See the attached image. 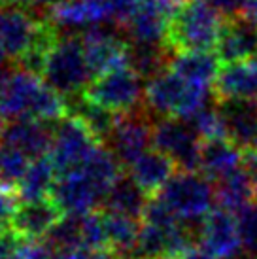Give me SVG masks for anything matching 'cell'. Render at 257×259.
<instances>
[{"mask_svg": "<svg viewBox=\"0 0 257 259\" xmlns=\"http://www.w3.org/2000/svg\"><path fill=\"white\" fill-rule=\"evenodd\" d=\"M81 216L63 214V218L46 235L44 244L55 253H68L79 248H85L83 233H81Z\"/></svg>", "mask_w": 257, "mask_h": 259, "instance_id": "cell-26", "label": "cell"}, {"mask_svg": "<svg viewBox=\"0 0 257 259\" xmlns=\"http://www.w3.org/2000/svg\"><path fill=\"white\" fill-rule=\"evenodd\" d=\"M68 0H27V6L25 8H32L36 12H44V10H48V12H53L55 8L63 6L66 4Z\"/></svg>", "mask_w": 257, "mask_h": 259, "instance_id": "cell-33", "label": "cell"}, {"mask_svg": "<svg viewBox=\"0 0 257 259\" xmlns=\"http://www.w3.org/2000/svg\"><path fill=\"white\" fill-rule=\"evenodd\" d=\"M8 78H10V72H8V70H4V68H0V91L4 89Z\"/></svg>", "mask_w": 257, "mask_h": 259, "instance_id": "cell-38", "label": "cell"}, {"mask_svg": "<svg viewBox=\"0 0 257 259\" xmlns=\"http://www.w3.org/2000/svg\"><path fill=\"white\" fill-rule=\"evenodd\" d=\"M104 229L108 237V248L117 255L128 259L135 250L138 235H140V223L135 218L115 214V212H104Z\"/></svg>", "mask_w": 257, "mask_h": 259, "instance_id": "cell-25", "label": "cell"}, {"mask_svg": "<svg viewBox=\"0 0 257 259\" xmlns=\"http://www.w3.org/2000/svg\"><path fill=\"white\" fill-rule=\"evenodd\" d=\"M29 159L44 157L53 144V123L38 121V119H17L10 121L4 127L2 138Z\"/></svg>", "mask_w": 257, "mask_h": 259, "instance_id": "cell-15", "label": "cell"}, {"mask_svg": "<svg viewBox=\"0 0 257 259\" xmlns=\"http://www.w3.org/2000/svg\"><path fill=\"white\" fill-rule=\"evenodd\" d=\"M218 112L227 138L242 150H250L257 137V99H229L218 102Z\"/></svg>", "mask_w": 257, "mask_h": 259, "instance_id": "cell-13", "label": "cell"}, {"mask_svg": "<svg viewBox=\"0 0 257 259\" xmlns=\"http://www.w3.org/2000/svg\"><path fill=\"white\" fill-rule=\"evenodd\" d=\"M106 195V187L100 186L83 168H78L74 172L57 176V182L51 189L50 197L63 214L81 216V214L95 212L97 206L104 204Z\"/></svg>", "mask_w": 257, "mask_h": 259, "instance_id": "cell-10", "label": "cell"}, {"mask_svg": "<svg viewBox=\"0 0 257 259\" xmlns=\"http://www.w3.org/2000/svg\"><path fill=\"white\" fill-rule=\"evenodd\" d=\"M168 70L178 74L189 83L197 85H214L218 74L222 70V61L218 53L212 51H186V53H174L170 57Z\"/></svg>", "mask_w": 257, "mask_h": 259, "instance_id": "cell-20", "label": "cell"}, {"mask_svg": "<svg viewBox=\"0 0 257 259\" xmlns=\"http://www.w3.org/2000/svg\"><path fill=\"white\" fill-rule=\"evenodd\" d=\"M257 201V187L251 172L246 166L227 174L216 182V204L220 208L233 212L235 216L242 214L246 208Z\"/></svg>", "mask_w": 257, "mask_h": 259, "instance_id": "cell-17", "label": "cell"}, {"mask_svg": "<svg viewBox=\"0 0 257 259\" xmlns=\"http://www.w3.org/2000/svg\"><path fill=\"white\" fill-rule=\"evenodd\" d=\"M168 21V15L161 10L157 0H140L123 27L127 29L133 42L163 44Z\"/></svg>", "mask_w": 257, "mask_h": 259, "instance_id": "cell-19", "label": "cell"}, {"mask_svg": "<svg viewBox=\"0 0 257 259\" xmlns=\"http://www.w3.org/2000/svg\"><path fill=\"white\" fill-rule=\"evenodd\" d=\"M216 53L222 65L250 61L257 53V25H251L242 17L225 19Z\"/></svg>", "mask_w": 257, "mask_h": 259, "instance_id": "cell-14", "label": "cell"}, {"mask_svg": "<svg viewBox=\"0 0 257 259\" xmlns=\"http://www.w3.org/2000/svg\"><path fill=\"white\" fill-rule=\"evenodd\" d=\"M4 127H6V125L2 123V115H0V138H2V133H4Z\"/></svg>", "mask_w": 257, "mask_h": 259, "instance_id": "cell-41", "label": "cell"}, {"mask_svg": "<svg viewBox=\"0 0 257 259\" xmlns=\"http://www.w3.org/2000/svg\"><path fill=\"white\" fill-rule=\"evenodd\" d=\"M240 17L251 25H257V0H244Z\"/></svg>", "mask_w": 257, "mask_h": 259, "instance_id": "cell-34", "label": "cell"}, {"mask_svg": "<svg viewBox=\"0 0 257 259\" xmlns=\"http://www.w3.org/2000/svg\"><path fill=\"white\" fill-rule=\"evenodd\" d=\"M25 240L15 235L14 231L0 233V259H19V250Z\"/></svg>", "mask_w": 257, "mask_h": 259, "instance_id": "cell-31", "label": "cell"}, {"mask_svg": "<svg viewBox=\"0 0 257 259\" xmlns=\"http://www.w3.org/2000/svg\"><path fill=\"white\" fill-rule=\"evenodd\" d=\"M178 259H214L202 246H193L187 252H184Z\"/></svg>", "mask_w": 257, "mask_h": 259, "instance_id": "cell-35", "label": "cell"}, {"mask_svg": "<svg viewBox=\"0 0 257 259\" xmlns=\"http://www.w3.org/2000/svg\"><path fill=\"white\" fill-rule=\"evenodd\" d=\"M200 144L202 138L191 125L178 117H161L153 125V146L174 161L184 172L200 170Z\"/></svg>", "mask_w": 257, "mask_h": 259, "instance_id": "cell-8", "label": "cell"}, {"mask_svg": "<svg viewBox=\"0 0 257 259\" xmlns=\"http://www.w3.org/2000/svg\"><path fill=\"white\" fill-rule=\"evenodd\" d=\"M144 93L146 87L142 85V78L128 65H123L97 76L83 95L115 114H125L140 106Z\"/></svg>", "mask_w": 257, "mask_h": 259, "instance_id": "cell-7", "label": "cell"}, {"mask_svg": "<svg viewBox=\"0 0 257 259\" xmlns=\"http://www.w3.org/2000/svg\"><path fill=\"white\" fill-rule=\"evenodd\" d=\"M29 157L23 151L0 140V186L10 191L17 189L29 170Z\"/></svg>", "mask_w": 257, "mask_h": 259, "instance_id": "cell-27", "label": "cell"}, {"mask_svg": "<svg viewBox=\"0 0 257 259\" xmlns=\"http://www.w3.org/2000/svg\"><path fill=\"white\" fill-rule=\"evenodd\" d=\"M61 218L63 212L51 201V197L38 201H23L15 208L12 231L25 242H38L46 238V235Z\"/></svg>", "mask_w": 257, "mask_h": 259, "instance_id": "cell-12", "label": "cell"}, {"mask_svg": "<svg viewBox=\"0 0 257 259\" xmlns=\"http://www.w3.org/2000/svg\"><path fill=\"white\" fill-rule=\"evenodd\" d=\"M15 208H17V204H15L14 191L0 186V233L12 229Z\"/></svg>", "mask_w": 257, "mask_h": 259, "instance_id": "cell-30", "label": "cell"}, {"mask_svg": "<svg viewBox=\"0 0 257 259\" xmlns=\"http://www.w3.org/2000/svg\"><path fill=\"white\" fill-rule=\"evenodd\" d=\"M8 55H6V51H4V48H2V44H0V65L4 63V59H6Z\"/></svg>", "mask_w": 257, "mask_h": 259, "instance_id": "cell-39", "label": "cell"}, {"mask_svg": "<svg viewBox=\"0 0 257 259\" xmlns=\"http://www.w3.org/2000/svg\"><path fill=\"white\" fill-rule=\"evenodd\" d=\"M216 102L229 99H257V70L250 61L227 63L214 81Z\"/></svg>", "mask_w": 257, "mask_h": 259, "instance_id": "cell-18", "label": "cell"}, {"mask_svg": "<svg viewBox=\"0 0 257 259\" xmlns=\"http://www.w3.org/2000/svg\"><path fill=\"white\" fill-rule=\"evenodd\" d=\"M0 115L6 121L38 119L55 123L68 115L66 99L51 89L38 74L19 68L0 91Z\"/></svg>", "mask_w": 257, "mask_h": 259, "instance_id": "cell-1", "label": "cell"}, {"mask_svg": "<svg viewBox=\"0 0 257 259\" xmlns=\"http://www.w3.org/2000/svg\"><path fill=\"white\" fill-rule=\"evenodd\" d=\"M99 146L100 142L93 133L76 115H64L63 119L55 121L50 159L53 161L57 176L81 168Z\"/></svg>", "mask_w": 257, "mask_h": 259, "instance_id": "cell-6", "label": "cell"}, {"mask_svg": "<svg viewBox=\"0 0 257 259\" xmlns=\"http://www.w3.org/2000/svg\"><path fill=\"white\" fill-rule=\"evenodd\" d=\"M148 195L150 193L131 174L128 176L121 174L114 182L112 189L108 191L106 199H104V208L108 212L123 214V216L135 218V220H142L144 210H146L148 201H150Z\"/></svg>", "mask_w": 257, "mask_h": 259, "instance_id": "cell-22", "label": "cell"}, {"mask_svg": "<svg viewBox=\"0 0 257 259\" xmlns=\"http://www.w3.org/2000/svg\"><path fill=\"white\" fill-rule=\"evenodd\" d=\"M150 110L138 106L136 110L117 115L112 135L108 138L106 148L115 155L121 166H131L142 153L153 146V125Z\"/></svg>", "mask_w": 257, "mask_h": 259, "instance_id": "cell-9", "label": "cell"}, {"mask_svg": "<svg viewBox=\"0 0 257 259\" xmlns=\"http://www.w3.org/2000/svg\"><path fill=\"white\" fill-rule=\"evenodd\" d=\"M57 182V170L53 166V161L50 157L32 159L29 165V170L17 187V197L21 201H38L48 199L51 195V189Z\"/></svg>", "mask_w": 257, "mask_h": 259, "instance_id": "cell-24", "label": "cell"}, {"mask_svg": "<svg viewBox=\"0 0 257 259\" xmlns=\"http://www.w3.org/2000/svg\"><path fill=\"white\" fill-rule=\"evenodd\" d=\"M250 150L253 151V153H255V155H257V137H255V140H253V144H251Z\"/></svg>", "mask_w": 257, "mask_h": 259, "instance_id": "cell-40", "label": "cell"}, {"mask_svg": "<svg viewBox=\"0 0 257 259\" xmlns=\"http://www.w3.org/2000/svg\"><path fill=\"white\" fill-rule=\"evenodd\" d=\"M244 151L229 138L202 140L200 144V174L210 182H218L244 165Z\"/></svg>", "mask_w": 257, "mask_h": 259, "instance_id": "cell-16", "label": "cell"}, {"mask_svg": "<svg viewBox=\"0 0 257 259\" xmlns=\"http://www.w3.org/2000/svg\"><path fill=\"white\" fill-rule=\"evenodd\" d=\"M223 17L206 0H186L170 17L164 46L172 53L186 51H212L220 42Z\"/></svg>", "mask_w": 257, "mask_h": 259, "instance_id": "cell-2", "label": "cell"}, {"mask_svg": "<svg viewBox=\"0 0 257 259\" xmlns=\"http://www.w3.org/2000/svg\"><path fill=\"white\" fill-rule=\"evenodd\" d=\"M231 259H244V257H238V255H236V257H231Z\"/></svg>", "mask_w": 257, "mask_h": 259, "instance_id": "cell-42", "label": "cell"}, {"mask_svg": "<svg viewBox=\"0 0 257 259\" xmlns=\"http://www.w3.org/2000/svg\"><path fill=\"white\" fill-rule=\"evenodd\" d=\"M91 259H125V257L117 255V253L112 252V250H99V252H93Z\"/></svg>", "mask_w": 257, "mask_h": 259, "instance_id": "cell-36", "label": "cell"}, {"mask_svg": "<svg viewBox=\"0 0 257 259\" xmlns=\"http://www.w3.org/2000/svg\"><path fill=\"white\" fill-rule=\"evenodd\" d=\"M81 233H83V244L87 250H91V252L110 250L102 214H97V212L83 214L81 216Z\"/></svg>", "mask_w": 257, "mask_h": 259, "instance_id": "cell-28", "label": "cell"}, {"mask_svg": "<svg viewBox=\"0 0 257 259\" xmlns=\"http://www.w3.org/2000/svg\"><path fill=\"white\" fill-rule=\"evenodd\" d=\"M238 231L242 238V248L250 255H257V201L238 214Z\"/></svg>", "mask_w": 257, "mask_h": 259, "instance_id": "cell-29", "label": "cell"}, {"mask_svg": "<svg viewBox=\"0 0 257 259\" xmlns=\"http://www.w3.org/2000/svg\"><path fill=\"white\" fill-rule=\"evenodd\" d=\"M206 2L214 8L216 12H220L225 19L240 17L242 4H244V0H206Z\"/></svg>", "mask_w": 257, "mask_h": 259, "instance_id": "cell-32", "label": "cell"}, {"mask_svg": "<svg viewBox=\"0 0 257 259\" xmlns=\"http://www.w3.org/2000/svg\"><path fill=\"white\" fill-rule=\"evenodd\" d=\"M8 6H27V0H0V8H8Z\"/></svg>", "mask_w": 257, "mask_h": 259, "instance_id": "cell-37", "label": "cell"}, {"mask_svg": "<svg viewBox=\"0 0 257 259\" xmlns=\"http://www.w3.org/2000/svg\"><path fill=\"white\" fill-rule=\"evenodd\" d=\"M42 79L64 99L83 95L95 79L83 50L81 36L57 38L46 53Z\"/></svg>", "mask_w": 257, "mask_h": 259, "instance_id": "cell-3", "label": "cell"}, {"mask_svg": "<svg viewBox=\"0 0 257 259\" xmlns=\"http://www.w3.org/2000/svg\"><path fill=\"white\" fill-rule=\"evenodd\" d=\"M184 222H202L216 202V187L200 172L180 170L157 193Z\"/></svg>", "mask_w": 257, "mask_h": 259, "instance_id": "cell-5", "label": "cell"}, {"mask_svg": "<svg viewBox=\"0 0 257 259\" xmlns=\"http://www.w3.org/2000/svg\"><path fill=\"white\" fill-rule=\"evenodd\" d=\"M128 174L153 197L176 174V165L159 150H148L128 166Z\"/></svg>", "mask_w": 257, "mask_h": 259, "instance_id": "cell-21", "label": "cell"}, {"mask_svg": "<svg viewBox=\"0 0 257 259\" xmlns=\"http://www.w3.org/2000/svg\"><path fill=\"white\" fill-rule=\"evenodd\" d=\"M216 99L208 85L189 83L172 70L163 72L148 81L144 102L151 114L159 117H180L187 119L195 112L210 104Z\"/></svg>", "mask_w": 257, "mask_h": 259, "instance_id": "cell-4", "label": "cell"}, {"mask_svg": "<svg viewBox=\"0 0 257 259\" xmlns=\"http://www.w3.org/2000/svg\"><path fill=\"white\" fill-rule=\"evenodd\" d=\"M170 53L164 44L133 42L127 46V65L142 79H153L170 65Z\"/></svg>", "mask_w": 257, "mask_h": 259, "instance_id": "cell-23", "label": "cell"}, {"mask_svg": "<svg viewBox=\"0 0 257 259\" xmlns=\"http://www.w3.org/2000/svg\"><path fill=\"white\" fill-rule=\"evenodd\" d=\"M200 246L214 259L236 257L242 248L238 218L225 208H212L200 223Z\"/></svg>", "mask_w": 257, "mask_h": 259, "instance_id": "cell-11", "label": "cell"}]
</instances>
